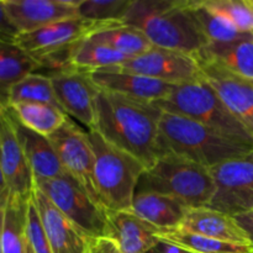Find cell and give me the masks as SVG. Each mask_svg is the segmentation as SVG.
I'll list each match as a JSON object with an SVG mask.
<instances>
[{"label":"cell","mask_w":253,"mask_h":253,"mask_svg":"<svg viewBox=\"0 0 253 253\" xmlns=\"http://www.w3.org/2000/svg\"><path fill=\"white\" fill-rule=\"evenodd\" d=\"M30 199L7 195L2 211V253H26L27 210Z\"/></svg>","instance_id":"obj_23"},{"label":"cell","mask_w":253,"mask_h":253,"mask_svg":"<svg viewBox=\"0 0 253 253\" xmlns=\"http://www.w3.org/2000/svg\"><path fill=\"white\" fill-rule=\"evenodd\" d=\"M5 106L20 124L46 137L56 132L68 119L62 109L48 104L21 103Z\"/></svg>","instance_id":"obj_24"},{"label":"cell","mask_w":253,"mask_h":253,"mask_svg":"<svg viewBox=\"0 0 253 253\" xmlns=\"http://www.w3.org/2000/svg\"><path fill=\"white\" fill-rule=\"evenodd\" d=\"M194 57L214 62L253 81V37L226 43L210 42Z\"/></svg>","instance_id":"obj_22"},{"label":"cell","mask_w":253,"mask_h":253,"mask_svg":"<svg viewBox=\"0 0 253 253\" xmlns=\"http://www.w3.org/2000/svg\"><path fill=\"white\" fill-rule=\"evenodd\" d=\"M94 151V189L108 211L130 210L138 180L146 168L132 156L106 142L96 131H88Z\"/></svg>","instance_id":"obj_4"},{"label":"cell","mask_w":253,"mask_h":253,"mask_svg":"<svg viewBox=\"0 0 253 253\" xmlns=\"http://www.w3.org/2000/svg\"><path fill=\"white\" fill-rule=\"evenodd\" d=\"M26 253H34V251H32L31 246L29 245V242H27V247H26Z\"/></svg>","instance_id":"obj_40"},{"label":"cell","mask_w":253,"mask_h":253,"mask_svg":"<svg viewBox=\"0 0 253 253\" xmlns=\"http://www.w3.org/2000/svg\"><path fill=\"white\" fill-rule=\"evenodd\" d=\"M160 239L192 253H253V247L250 245L231 244L178 229L161 231Z\"/></svg>","instance_id":"obj_28"},{"label":"cell","mask_w":253,"mask_h":253,"mask_svg":"<svg viewBox=\"0 0 253 253\" xmlns=\"http://www.w3.org/2000/svg\"><path fill=\"white\" fill-rule=\"evenodd\" d=\"M49 78L59 108L85 126L88 131H95L99 89L89 78L88 72L73 69Z\"/></svg>","instance_id":"obj_13"},{"label":"cell","mask_w":253,"mask_h":253,"mask_svg":"<svg viewBox=\"0 0 253 253\" xmlns=\"http://www.w3.org/2000/svg\"><path fill=\"white\" fill-rule=\"evenodd\" d=\"M148 253H192L187 250H183L180 247L174 246V245L167 244L165 241H160V244Z\"/></svg>","instance_id":"obj_37"},{"label":"cell","mask_w":253,"mask_h":253,"mask_svg":"<svg viewBox=\"0 0 253 253\" xmlns=\"http://www.w3.org/2000/svg\"><path fill=\"white\" fill-rule=\"evenodd\" d=\"M113 25L116 24L90 21L77 16L47 25L35 31L19 34L14 42L36 61L47 54L72 48L82 40Z\"/></svg>","instance_id":"obj_9"},{"label":"cell","mask_w":253,"mask_h":253,"mask_svg":"<svg viewBox=\"0 0 253 253\" xmlns=\"http://www.w3.org/2000/svg\"><path fill=\"white\" fill-rule=\"evenodd\" d=\"M39 69V63L14 41L0 39V100L5 104L10 86Z\"/></svg>","instance_id":"obj_25"},{"label":"cell","mask_w":253,"mask_h":253,"mask_svg":"<svg viewBox=\"0 0 253 253\" xmlns=\"http://www.w3.org/2000/svg\"><path fill=\"white\" fill-rule=\"evenodd\" d=\"M88 76L99 90L153 104L167 98L174 88L173 84L123 71L116 67L88 72Z\"/></svg>","instance_id":"obj_15"},{"label":"cell","mask_w":253,"mask_h":253,"mask_svg":"<svg viewBox=\"0 0 253 253\" xmlns=\"http://www.w3.org/2000/svg\"><path fill=\"white\" fill-rule=\"evenodd\" d=\"M0 168L10 197L30 199L35 178L4 103H0Z\"/></svg>","instance_id":"obj_12"},{"label":"cell","mask_w":253,"mask_h":253,"mask_svg":"<svg viewBox=\"0 0 253 253\" xmlns=\"http://www.w3.org/2000/svg\"><path fill=\"white\" fill-rule=\"evenodd\" d=\"M197 58V57H195ZM203 77L253 136V81L208 59L197 58Z\"/></svg>","instance_id":"obj_14"},{"label":"cell","mask_w":253,"mask_h":253,"mask_svg":"<svg viewBox=\"0 0 253 253\" xmlns=\"http://www.w3.org/2000/svg\"><path fill=\"white\" fill-rule=\"evenodd\" d=\"M190 11L209 43H226L253 37V34L240 31L229 20L205 6L203 1L190 0Z\"/></svg>","instance_id":"obj_27"},{"label":"cell","mask_w":253,"mask_h":253,"mask_svg":"<svg viewBox=\"0 0 253 253\" xmlns=\"http://www.w3.org/2000/svg\"><path fill=\"white\" fill-rule=\"evenodd\" d=\"M123 24L136 27L156 47L195 56L208 43L190 0H132Z\"/></svg>","instance_id":"obj_2"},{"label":"cell","mask_w":253,"mask_h":253,"mask_svg":"<svg viewBox=\"0 0 253 253\" xmlns=\"http://www.w3.org/2000/svg\"><path fill=\"white\" fill-rule=\"evenodd\" d=\"M252 34H253V32H252Z\"/></svg>","instance_id":"obj_42"},{"label":"cell","mask_w":253,"mask_h":253,"mask_svg":"<svg viewBox=\"0 0 253 253\" xmlns=\"http://www.w3.org/2000/svg\"><path fill=\"white\" fill-rule=\"evenodd\" d=\"M11 118L35 180L52 179V178L63 175L66 172L48 137L27 128L12 115Z\"/></svg>","instance_id":"obj_21"},{"label":"cell","mask_w":253,"mask_h":253,"mask_svg":"<svg viewBox=\"0 0 253 253\" xmlns=\"http://www.w3.org/2000/svg\"><path fill=\"white\" fill-rule=\"evenodd\" d=\"M161 230L132 210L108 211L106 236L119 245L123 253H148L160 244Z\"/></svg>","instance_id":"obj_18"},{"label":"cell","mask_w":253,"mask_h":253,"mask_svg":"<svg viewBox=\"0 0 253 253\" xmlns=\"http://www.w3.org/2000/svg\"><path fill=\"white\" fill-rule=\"evenodd\" d=\"M89 253H123L119 245L108 236L91 239Z\"/></svg>","instance_id":"obj_35"},{"label":"cell","mask_w":253,"mask_h":253,"mask_svg":"<svg viewBox=\"0 0 253 253\" xmlns=\"http://www.w3.org/2000/svg\"><path fill=\"white\" fill-rule=\"evenodd\" d=\"M21 103L48 104L59 108L51 78L44 74L32 73L12 84L7 90L5 105Z\"/></svg>","instance_id":"obj_30"},{"label":"cell","mask_w":253,"mask_h":253,"mask_svg":"<svg viewBox=\"0 0 253 253\" xmlns=\"http://www.w3.org/2000/svg\"><path fill=\"white\" fill-rule=\"evenodd\" d=\"M130 59V57L91 37L82 40L72 49V64L76 69L84 72L114 68L123 66Z\"/></svg>","instance_id":"obj_26"},{"label":"cell","mask_w":253,"mask_h":253,"mask_svg":"<svg viewBox=\"0 0 253 253\" xmlns=\"http://www.w3.org/2000/svg\"><path fill=\"white\" fill-rule=\"evenodd\" d=\"M27 242L31 246L34 253H52L47 235L44 232L43 225L40 219L39 211L32 198L29 202L27 210V227H26Z\"/></svg>","instance_id":"obj_33"},{"label":"cell","mask_w":253,"mask_h":253,"mask_svg":"<svg viewBox=\"0 0 253 253\" xmlns=\"http://www.w3.org/2000/svg\"><path fill=\"white\" fill-rule=\"evenodd\" d=\"M91 39L113 47L125 56L133 58L145 53L153 47L142 31L125 24H116L105 27L91 35Z\"/></svg>","instance_id":"obj_29"},{"label":"cell","mask_w":253,"mask_h":253,"mask_svg":"<svg viewBox=\"0 0 253 253\" xmlns=\"http://www.w3.org/2000/svg\"><path fill=\"white\" fill-rule=\"evenodd\" d=\"M161 157L175 156L211 168L253 153L252 146L237 142L200 123L162 111L158 124Z\"/></svg>","instance_id":"obj_3"},{"label":"cell","mask_w":253,"mask_h":253,"mask_svg":"<svg viewBox=\"0 0 253 253\" xmlns=\"http://www.w3.org/2000/svg\"><path fill=\"white\" fill-rule=\"evenodd\" d=\"M64 172L77 180L93 199L99 203L94 189V151L88 132L82 130L72 119L48 136Z\"/></svg>","instance_id":"obj_10"},{"label":"cell","mask_w":253,"mask_h":253,"mask_svg":"<svg viewBox=\"0 0 253 253\" xmlns=\"http://www.w3.org/2000/svg\"><path fill=\"white\" fill-rule=\"evenodd\" d=\"M17 35H19V31L10 20L2 4V0H0V39L5 41H15Z\"/></svg>","instance_id":"obj_34"},{"label":"cell","mask_w":253,"mask_h":253,"mask_svg":"<svg viewBox=\"0 0 253 253\" xmlns=\"http://www.w3.org/2000/svg\"><path fill=\"white\" fill-rule=\"evenodd\" d=\"M214 195L207 208L235 217L253 210V153L209 168Z\"/></svg>","instance_id":"obj_8"},{"label":"cell","mask_w":253,"mask_h":253,"mask_svg":"<svg viewBox=\"0 0 253 253\" xmlns=\"http://www.w3.org/2000/svg\"><path fill=\"white\" fill-rule=\"evenodd\" d=\"M155 105L166 113L192 119L237 142L253 147V136L250 131L226 108L205 79L174 85L172 93Z\"/></svg>","instance_id":"obj_5"},{"label":"cell","mask_w":253,"mask_h":253,"mask_svg":"<svg viewBox=\"0 0 253 253\" xmlns=\"http://www.w3.org/2000/svg\"><path fill=\"white\" fill-rule=\"evenodd\" d=\"M214 190L209 168L175 156H163L142 173L136 193H160L189 208H204L211 200Z\"/></svg>","instance_id":"obj_6"},{"label":"cell","mask_w":253,"mask_h":253,"mask_svg":"<svg viewBox=\"0 0 253 253\" xmlns=\"http://www.w3.org/2000/svg\"><path fill=\"white\" fill-rule=\"evenodd\" d=\"M132 0H81L78 1V16L96 22L123 24V19L130 9Z\"/></svg>","instance_id":"obj_31"},{"label":"cell","mask_w":253,"mask_h":253,"mask_svg":"<svg viewBox=\"0 0 253 253\" xmlns=\"http://www.w3.org/2000/svg\"><path fill=\"white\" fill-rule=\"evenodd\" d=\"M235 220L241 226V229L246 232L250 242H251V245L253 246V210L250 212H246V214L235 216Z\"/></svg>","instance_id":"obj_36"},{"label":"cell","mask_w":253,"mask_h":253,"mask_svg":"<svg viewBox=\"0 0 253 253\" xmlns=\"http://www.w3.org/2000/svg\"><path fill=\"white\" fill-rule=\"evenodd\" d=\"M31 198L37 208L52 253H89L93 237L67 219L37 188H35Z\"/></svg>","instance_id":"obj_16"},{"label":"cell","mask_w":253,"mask_h":253,"mask_svg":"<svg viewBox=\"0 0 253 253\" xmlns=\"http://www.w3.org/2000/svg\"><path fill=\"white\" fill-rule=\"evenodd\" d=\"M116 68L150 77L173 85L194 83L204 79L194 56L156 46Z\"/></svg>","instance_id":"obj_11"},{"label":"cell","mask_w":253,"mask_h":253,"mask_svg":"<svg viewBox=\"0 0 253 253\" xmlns=\"http://www.w3.org/2000/svg\"><path fill=\"white\" fill-rule=\"evenodd\" d=\"M190 208L169 195L153 192L136 193L132 210L161 231H172L182 226Z\"/></svg>","instance_id":"obj_20"},{"label":"cell","mask_w":253,"mask_h":253,"mask_svg":"<svg viewBox=\"0 0 253 253\" xmlns=\"http://www.w3.org/2000/svg\"><path fill=\"white\" fill-rule=\"evenodd\" d=\"M247 1H249V4L251 5V6L253 7V0H247Z\"/></svg>","instance_id":"obj_41"},{"label":"cell","mask_w":253,"mask_h":253,"mask_svg":"<svg viewBox=\"0 0 253 253\" xmlns=\"http://www.w3.org/2000/svg\"><path fill=\"white\" fill-rule=\"evenodd\" d=\"M0 103H2L0 100ZM7 195H9V192H7L6 184H5L4 177H2L1 168H0V205H5V202L7 199Z\"/></svg>","instance_id":"obj_38"},{"label":"cell","mask_w":253,"mask_h":253,"mask_svg":"<svg viewBox=\"0 0 253 253\" xmlns=\"http://www.w3.org/2000/svg\"><path fill=\"white\" fill-rule=\"evenodd\" d=\"M19 34L78 16V1L72 0H2Z\"/></svg>","instance_id":"obj_17"},{"label":"cell","mask_w":253,"mask_h":253,"mask_svg":"<svg viewBox=\"0 0 253 253\" xmlns=\"http://www.w3.org/2000/svg\"><path fill=\"white\" fill-rule=\"evenodd\" d=\"M2 211H4V205H0V253H2V246H1V230H2Z\"/></svg>","instance_id":"obj_39"},{"label":"cell","mask_w":253,"mask_h":253,"mask_svg":"<svg viewBox=\"0 0 253 253\" xmlns=\"http://www.w3.org/2000/svg\"><path fill=\"white\" fill-rule=\"evenodd\" d=\"M161 115L162 110L153 103L99 90L95 131L106 142L132 156L150 169L161 158Z\"/></svg>","instance_id":"obj_1"},{"label":"cell","mask_w":253,"mask_h":253,"mask_svg":"<svg viewBox=\"0 0 253 253\" xmlns=\"http://www.w3.org/2000/svg\"><path fill=\"white\" fill-rule=\"evenodd\" d=\"M35 188L89 236L93 239L106 236L108 210L71 175L64 173L52 179L35 180Z\"/></svg>","instance_id":"obj_7"},{"label":"cell","mask_w":253,"mask_h":253,"mask_svg":"<svg viewBox=\"0 0 253 253\" xmlns=\"http://www.w3.org/2000/svg\"><path fill=\"white\" fill-rule=\"evenodd\" d=\"M178 230L239 245H250L249 236L235 217L209 208H190ZM253 247V246H252Z\"/></svg>","instance_id":"obj_19"},{"label":"cell","mask_w":253,"mask_h":253,"mask_svg":"<svg viewBox=\"0 0 253 253\" xmlns=\"http://www.w3.org/2000/svg\"><path fill=\"white\" fill-rule=\"evenodd\" d=\"M204 5L229 20L241 32H253V7L242 0H205Z\"/></svg>","instance_id":"obj_32"}]
</instances>
